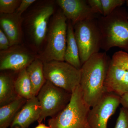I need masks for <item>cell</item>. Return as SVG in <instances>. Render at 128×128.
<instances>
[{"label": "cell", "instance_id": "6da1fadb", "mask_svg": "<svg viewBox=\"0 0 128 128\" xmlns=\"http://www.w3.org/2000/svg\"><path fill=\"white\" fill-rule=\"evenodd\" d=\"M110 58L106 52H98L91 56L81 68L80 87L84 100L91 108L107 92L105 83Z\"/></svg>", "mask_w": 128, "mask_h": 128}, {"label": "cell", "instance_id": "7a4b0ae2", "mask_svg": "<svg viewBox=\"0 0 128 128\" xmlns=\"http://www.w3.org/2000/svg\"><path fill=\"white\" fill-rule=\"evenodd\" d=\"M128 13L122 6L110 15L97 18L100 32L101 49L105 52L118 48L128 53Z\"/></svg>", "mask_w": 128, "mask_h": 128}, {"label": "cell", "instance_id": "3957f363", "mask_svg": "<svg viewBox=\"0 0 128 128\" xmlns=\"http://www.w3.org/2000/svg\"><path fill=\"white\" fill-rule=\"evenodd\" d=\"M91 107L84 100L80 85L72 94L70 102L57 115L48 120L50 128H88Z\"/></svg>", "mask_w": 128, "mask_h": 128}, {"label": "cell", "instance_id": "277c9868", "mask_svg": "<svg viewBox=\"0 0 128 128\" xmlns=\"http://www.w3.org/2000/svg\"><path fill=\"white\" fill-rule=\"evenodd\" d=\"M67 21L61 10L53 16L48 26L46 46L38 57L44 63L52 60L64 61Z\"/></svg>", "mask_w": 128, "mask_h": 128}, {"label": "cell", "instance_id": "5b68a950", "mask_svg": "<svg viewBox=\"0 0 128 128\" xmlns=\"http://www.w3.org/2000/svg\"><path fill=\"white\" fill-rule=\"evenodd\" d=\"M73 27L82 65L91 56L99 52L101 49L100 32L96 18L80 22Z\"/></svg>", "mask_w": 128, "mask_h": 128}, {"label": "cell", "instance_id": "8992f818", "mask_svg": "<svg viewBox=\"0 0 128 128\" xmlns=\"http://www.w3.org/2000/svg\"><path fill=\"white\" fill-rule=\"evenodd\" d=\"M44 73L46 80L72 94L80 85V69L64 61L44 62Z\"/></svg>", "mask_w": 128, "mask_h": 128}, {"label": "cell", "instance_id": "52a82bcc", "mask_svg": "<svg viewBox=\"0 0 128 128\" xmlns=\"http://www.w3.org/2000/svg\"><path fill=\"white\" fill-rule=\"evenodd\" d=\"M71 96V93L46 80L36 96L41 108L38 124L47 117L52 118L64 110L70 102Z\"/></svg>", "mask_w": 128, "mask_h": 128}, {"label": "cell", "instance_id": "ba28073f", "mask_svg": "<svg viewBox=\"0 0 128 128\" xmlns=\"http://www.w3.org/2000/svg\"><path fill=\"white\" fill-rule=\"evenodd\" d=\"M107 92L121 96L128 92V53L119 50L110 58L105 79Z\"/></svg>", "mask_w": 128, "mask_h": 128}, {"label": "cell", "instance_id": "9c48e42d", "mask_svg": "<svg viewBox=\"0 0 128 128\" xmlns=\"http://www.w3.org/2000/svg\"><path fill=\"white\" fill-rule=\"evenodd\" d=\"M121 96L107 92L92 107L88 116V128H108V120L120 104Z\"/></svg>", "mask_w": 128, "mask_h": 128}, {"label": "cell", "instance_id": "30bf717a", "mask_svg": "<svg viewBox=\"0 0 128 128\" xmlns=\"http://www.w3.org/2000/svg\"><path fill=\"white\" fill-rule=\"evenodd\" d=\"M54 12L52 4L46 3L36 8L28 18L27 24L28 32L36 46H40L46 39L49 21Z\"/></svg>", "mask_w": 128, "mask_h": 128}, {"label": "cell", "instance_id": "8fae6325", "mask_svg": "<svg viewBox=\"0 0 128 128\" xmlns=\"http://www.w3.org/2000/svg\"><path fill=\"white\" fill-rule=\"evenodd\" d=\"M36 57L25 48L18 45L0 52V70L20 71L26 68Z\"/></svg>", "mask_w": 128, "mask_h": 128}, {"label": "cell", "instance_id": "7c38bea8", "mask_svg": "<svg viewBox=\"0 0 128 128\" xmlns=\"http://www.w3.org/2000/svg\"><path fill=\"white\" fill-rule=\"evenodd\" d=\"M63 14L73 26L81 21L95 18L96 14L86 0H57Z\"/></svg>", "mask_w": 128, "mask_h": 128}, {"label": "cell", "instance_id": "4fadbf2b", "mask_svg": "<svg viewBox=\"0 0 128 128\" xmlns=\"http://www.w3.org/2000/svg\"><path fill=\"white\" fill-rule=\"evenodd\" d=\"M41 112V106L37 97L28 99L18 113L10 127L28 128L35 121H38Z\"/></svg>", "mask_w": 128, "mask_h": 128}, {"label": "cell", "instance_id": "5bb4252c", "mask_svg": "<svg viewBox=\"0 0 128 128\" xmlns=\"http://www.w3.org/2000/svg\"><path fill=\"white\" fill-rule=\"evenodd\" d=\"M0 14V28L8 38L11 47L18 45L22 36V16L16 12L10 14Z\"/></svg>", "mask_w": 128, "mask_h": 128}, {"label": "cell", "instance_id": "9a60e30c", "mask_svg": "<svg viewBox=\"0 0 128 128\" xmlns=\"http://www.w3.org/2000/svg\"><path fill=\"white\" fill-rule=\"evenodd\" d=\"M64 60L77 69H80L82 66L75 37L74 27L71 22L68 20L67 21L66 46Z\"/></svg>", "mask_w": 128, "mask_h": 128}, {"label": "cell", "instance_id": "2e32d148", "mask_svg": "<svg viewBox=\"0 0 128 128\" xmlns=\"http://www.w3.org/2000/svg\"><path fill=\"white\" fill-rule=\"evenodd\" d=\"M44 67L43 62L38 57H36L26 68L34 96H37L46 81L44 73Z\"/></svg>", "mask_w": 128, "mask_h": 128}, {"label": "cell", "instance_id": "e0dca14e", "mask_svg": "<svg viewBox=\"0 0 128 128\" xmlns=\"http://www.w3.org/2000/svg\"><path fill=\"white\" fill-rule=\"evenodd\" d=\"M27 100L18 96L16 99L0 108V128L10 126L18 113Z\"/></svg>", "mask_w": 128, "mask_h": 128}, {"label": "cell", "instance_id": "ac0fdd59", "mask_svg": "<svg viewBox=\"0 0 128 128\" xmlns=\"http://www.w3.org/2000/svg\"><path fill=\"white\" fill-rule=\"evenodd\" d=\"M14 81L11 76L6 73L0 74V105L8 104L16 99L18 96L16 93Z\"/></svg>", "mask_w": 128, "mask_h": 128}, {"label": "cell", "instance_id": "d6986e66", "mask_svg": "<svg viewBox=\"0 0 128 128\" xmlns=\"http://www.w3.org/2000/svg\"><path fill=\"white\" fill-rule=\"evenodd\" d=\"M26 68L19 72L14 81V86L18 96L28 100L35 96L33 93L32 84Z\"/></svg>", "mask_w": 128, "mask_h": 128}, {"label": "cell", "instance_id": "ffe728a7", "mask_svg": "<svg viewBox=\"0 0 128 128\" xmlns=\"http://www.w3.org/2000/svg\"><path fill=\"white\" fill-rule=\"evenodd\" d=\"M21 0H0V13L12 14L16 12L20 4Z\"/></svg>", "mask_w": 128, "mask_h": 128}, {"label": "cell", "instance_id": "44dd1931", "mask_svg": "<svg viewBox=\"0 0 128 128\" xmlns=\"http://www.w3.org/2000/svg\"><path fill=\"white\" fill-rule=\"evenodd\" d=\"M103 10V16L111 14L118 8L126 3L125 0H101Z\"/></svg>", "mask_w": 128, "mask_h": 128}, {"label": "cell", "instance_id": "7402d4cb", "mask_svg": "<svg viewBox=\"0 0 128 128\" xmlns=\"http://www.w3.org/2000/svg\"><path fill=\"white\" fill-rule=\"evenodd\" d=\"M114 128H128V110L126 108H120Z\"/></svg>", "mask_w": 128, "mask_h": 128}, {"label": "cell", "instance_id": "603a6c76", "mask_svg": "<svg viewBox=\"0 0 128 128\" xmlns=\"http://www.w3.org/2000/svg\"><path fill=\"white\" fill-rule=\"evenodd\" d=\"M89 6L95 14L103 16V10L101 0H88Z\"/></svg>", "mask_w": 128, "mask_h": 128}, {"label": "cell", "instance_id": "cb8c5ba5", "mask_svg": "<svg viewBox=\"0 0 128 128\" xmlns=\"http://www.w3.org/2000/svg\"><path fill=\"white\" fill-rule=\"evenodd\" d=\"M9 40L5 33L0 29V50H7L10 47Z\"/></svg>", "mask_w": 128, "mask_h": 128}, {"label": "cell", "instance_id": "d4e9b609", "mask_svg": "<svg viewBox=\"0 0 128 128\" xmlns=\"http://www.w3.org/2000/svg\"><path fill=\"white\" fill-rule=\"evenodd\" d=\"M36 1L35 0H22L16 12L17 14L22 16V14Z\"/></svg>", "mask_w": 128, "mask_h": 128}, {"label": "cell", "instance_id": "484cf974", "mask_svg": "<svg viewBox=\"0 0 128 128\" xmlns=\"http://www.w3.org/2000/svg\"><path fill=\"white\" fill-rule=\"evenodd\" d=\"M120 102L122 107L128 110V92L121 96Z\"/></svg>", "mask_w": 128, "mask_h": 128}, {"label": "cell", "instance_id": "4316f807", "mask_svg": "<svg viewBox=\"0 0 128 128\" xmlns=\"http://www.w3.org/2000/svg\"><path fill=\"white\" fill-rule=\"evenodd\" d=\"M34 128H50L49 126H46L44 124L41 123L38 124V125Z\"/></svg>", "mask_w": 128, "mask_h": 128}, {"label": "cell", "instance_id": "83f0119b", "mask_svg": "<svg viewBox=\"0 0 128 128\" xmlns=\"http://www.w3.org/2000/svg\"><path fill=\"white\" fill-rule=\"evenodd\" d=\"M126 5H127V6L128 8V0H126Z\"/></svg>", "mask_w": 128, "mask_h": 128}]
</instances>
